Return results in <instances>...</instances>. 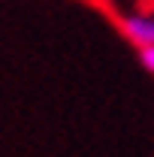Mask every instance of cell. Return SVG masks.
<instances>
[{"mask_svg":"<svg viewBox=\"0 0 154 157\" xmlns=\"http://www.w3.org/2000/svg\"><path fill=\"white\" fill-rule=\"evenodd\" d=\"M118 21L136 48H154V12H127Z\"/></svg>","mask_w":154,"mask_h":157,"instance_id":"cell-1","label":"cell"},{"mask_svg":"<svg viewBox=\"0 0 154 157\" xmlns=\"http://www.w3.org/2000/svg\"><path fill=\"white\" fill-rule=\"evenodd\" d=\"M139 63L148 73H154V48H139Z\"/></svg>","mask_w":154,"mask_h":157,"instance_id":"cell-2","label":"cell"}]
</instances>
